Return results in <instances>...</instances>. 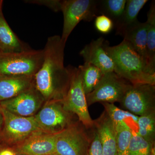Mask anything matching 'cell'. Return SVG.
<instances>
[{"mask_svg":"<svg viewBox=\"0 0 155 155\" xmlns=\"http://www.w3.org/2000/svg\"><path fill=\"white\" fill-rule=\"evenodd\" d=\"M34 84V75L0 76V102L17 96Z\"/></svg>","mask_w":155,"mask_h":155,"instance_id":"15","label":"cell"},{"mask_svg":"<svg viewBox=\"0 0 155 155\" xmlns=\"http://www.w3.org/2000/svg\"><path fill=\"white\" fill-rule=\"evenodd\" d=\"M0 155H26L19 152L14 147H10L0 143Z\"/></svg>","mask_w":155,"mask_h":155,"instance_id":"29","label":"cell"},{"mask_svg":"<svg viewBox=\"0 0 155 155\" xmlns=\"http://www.w3.org/2000/svg\"><path fill=\"white\" fill-rule=\"evenodd\" d=\"M104 39L100 37L87 45L81 51L80 55L84 62L93 65L104 74L114 72V63L104 48Z\"/></svg>","mask_w":155,"mask_h":155,"instance_id":"13","label":"cell"},{"mask_svg":"<svg viewBox=\"0 0 155 155\" xmlns=\"http://www.w3.org/2000/svg\"><path fill=\"white\" fill-rule=\"evenodd\" d=\"M98 1L64 0L61 11L64 15L61 40L66 44L70 34L81 20L90 22L98 14Z\"/></svg>","mask_w":155,"mask_h":155,"instance_id":"6","label":"cell"},{"mask_svg":"<svg viewBox=\"0 0 155 155\" xmlns=\"http://www.w3.org/2000/svg\"><path fill=\"white\" fill-rule=\"evenodd\" d=\"M105 111L114 123L124 122L127 124L133 131L137 132V121L139 116L131 114L128 111L121 110L114 104L102 103Z\"/></svg>","mask_w":155,"mask_h":155,"instance_id":"21","label":"cell"},{"mask_svg":"<svg viewBox=\"0 0 155 155\" xmlns=\"http://www.w3.org/2000/svg\"><path fill=\"white\" fill-rule=\"evenodd\" d=\"M87 152V155H103L102 147L99 136L95 128Z\"/></svg>","mask_w":155,"mask_h":155,"instance_id":"27","label":"cell"},{"mask_svg":"<svg viewBox=\"0 0 155 155\" xmlns=\"http://www.w3.org/2000/svg\"><path fill=\"white\" fill-rule=\"evenodd\" d=\"M148 12L147 23V54L148 66L155 73V3L153 1Z\"/></svg>","mask_w":155,"mask_h":155,"instance_id":"19","label":"cell"},{"mask_svg":"<svg viewBox=\"0 0 155 155\" xmlns=\"http://www.w3.org/2000/svg\"><path fill=\"white\" fill-rule=\"evenodd\" d=\"M99 136L103 155H117L115 125L105 111L94 121V127Z\"/></svg>","mask_w":155,"mask_h":155,"instance_id":"14","label":"cell"},{"mask_svg":"<svg viewBox=\"0 0 155 155\" xmlns=\"http://www.w3.org/2000/svg\"><path fill=\"white\" fill-rule=\"evenodd\" d=\"M25 2L37 4L48 7L54 12L61 11L62 1L60 0H28Z\"/></svg>","mask_w":155,"mask_h":155,"instance_id":"28","label":"cell"},{"mask_svg":"<svg viewBox=\"0 0 155 155\" xmlns=\"http://www.w3.org/2000/svg\"><path fill=\"white\" fill-rule=\"evenodd\" d=\"M65 45L61 36L48 38L41 67L34 75L35 87L43 98L62 100L67 94L71 79V67L64 65Z\"/></svg>","mask_w":155,"mask_h":155,"instance_id":"1","label":"cell"},{"mask_svg":"<svg viewBox=\"0 0 155 155\" xmlns=\"http://www.w3.org/2000/svg\"><path fill=\"white\" fill-rule=\"evenodd\" d=\"M60 100L48 103L34 116L42 132L60 133L72 124L69 112L64 110L62 104H59Z\"/></svg>","mask_w":155,"mask_h":155,"instance_id":"10","label":"cell"},{"mask_svg":"<svg viewBox=\"0 0 155 155\" xmlns=\"http://www.w3.org/2000/svg\"><path fill=\"white\" fill-rule=\"evenodd\" d=\"M60 133L38 132L14 147L17 151L26 155L54 154L56 141Z\"/></svg>","mask_w":155,"mask_h":155,"instance_id":"12","label":"cell"},{"mask_svg":"<svg viewBox=\"0 0 155 155\" xmlns=\"http://www.w3.org/2000/svg\"><path fill=\"white\" fill-rule=\"evenodd\" d=\"M1 107L4 117V125L0 134L1 141L17 145L35 134L42 132L34 116H17Z\"/></svg>","mask_w":155,"mask_h":155,"instance_id":"5","label":"cell"},{"mask_svg":"<svg viewBox=\"0 0 155 155\" xmlns=\"http://www.w3.org/2000/svg\"><path fill=\"white\" fill-rule=\"evenodd\" d=\"M131 85L114 72L105 73L94 90L86 95L87 106L97 102L120 103Z\"/></svg>","mask_w":155,"mask_h":155,"instance_id":"7","label":"cell"},{"mask_svg":"<svg viewBox=\"0 0 155 155\" xmlns=\"http://www.w3.org/2000/svg\"><path fill=\"white\" fill-rule=\"evenodd\" d=\"M114 124L116 131L117 155H128L129 143L133 131L125 122Z\"/></svg>","mask_w":155,"mask_h":155,"instance_id":"23","label":"cell"},{"mask_svg":"<svg viewBox=\"0 0 155 155\" xmlns=\"http://www.w3.org/2000/svg\"><path fill=\"white\" fill-rule=\"evenodd\" d=\"M0 9V50L2 53L20 52L31 49L10 28Z\"/></svg>","mask_w":155,"mask_h":155,"instance_id":"16","label":"cell"},{"mask_svg":"<svg viewBox=\"0 0 155 155\" xmlns=\"http://www.w3.org/2000/svg\"><path fill=\"white\" fill-rule=\"evenodd\" d=\"M43 97L35 84L17 96L0 102V106L10 113L22 117H30L38 110Z\"/></svg>","mask_w":155,"mask_h":155,"instance_id":"11","label":"cell"},{"mask_svg":"<svg viewBox=\"0 0 155 155\" xmlns=\"http://www.w3.org/2000/svg\"><path fill=\"white\" fill-rule=\"evenodd\" d=\"M137 133L147 141L155 145V112L139 117Z\"/></svg>","mask_w":155,"mask_h":155,"instance_id":"24","label":"cell"},{"mask_svg":"<svg viewBox=\"0 0 155 155\" xmlns=\"http://www.w3.org/2000/svg\"><path fill=\"white\" fill-rule=\"evenodd\" d=\"M71 70L69 88L67 94L61 100V104L65 110L76 114L84 127L92 128L94 127V121L89 113L81 71L78 67H71Z\"/></svg>","mask_w":155,"mask_h":155,"instance_id":"4","label":"cell"},{"mask_svg":"<svg viewBox=\"0 0 155 155\" xmlns=\"http://www.w3.org/2000/svg\"><path fill=\"white\" fill-rule=\"evenodd\" d=\"M104 48L114 63V72L120 77L132 84L155 85V73L128 42L123 40L114 46L105 42Z\"/></svg>","mask_w":155,"mask_h":155,"instance_id":"2","label":"cell"},{"mask_svg":"<svg viewBox=\"0 0 155 155\" xmlns=\"http://www.w3.org/2000/svg\"><path fill=\"white\" fill-rule=\"evenodd\" d=\"M44 58V50L0 53V76H34Z\"/></svg>","mask_w":155,"mask_h":155,"instance_id":"3","label":"cell"},{"mask_svg":"<svg viewBox=\"0 0 155 155\" xmlns=\"http://www.w3.org/2000/svg\"><path fill=\"white\" fill-rule=\"evenodd\" d=\"M78 68L81 71L84 90L86 95L94 90L104 74L97 67L85 62Z\"/></svg>","mask_w":155,"mask_h":155,"instance_id":"22","label":"cell"},{"mask_svg":"<svg viewBox=\"0 0 155 155\" xmlns=\"http://www.w3.org/2000/svg\"><path fill=\"white\" fill-rule=\"evenodd\" d=\"M122 36L124 38V40L128 42L136 51L146 61L147 64V22L137 21L127 28L122 34Z\"/></svg>","mask_w":155,"mask_h":155,"instance_id":"17","label":"cell"},{"mask_svg":"<svg viewBox=\"0 0 155 155\" xmlns=\"http://www.w3.org/2000/svg\"><path fill=\"white\" fill-rule=\"evenodd\" d=\"M2 1H0V9L2 8Z\"/></svg>","mask_w":155,"mask_h":155,"instance_id":"31","label":"cell"},{"mask_svg":"<svg viewBox=\"0 0 155 155\" xmlns=\"http://www.w3.org/2000/svg\"><path fill=\"white\" fill-rule=\"evenodd\" d=\"M91 139L85 131L71 124L59 134L56 143L57 155H87Z\"/></svg>","mask_w":155,"mask_h":155,"instance_id":"9","label":"cell"},{"mask_svg":"<svg viewBox=\"0 0 155 155\" xmlns=\"http://www.w3.org/2000/svg\"><path fill=\"white\" fill-rule=\"evenodd\" d=\"M2 53V51H1V50H0V53Z\"/></svg>","mask_w":155,"mask_h":155,"instance_id":"33","label":"cell"},{"mask_svg":"<svg viewBox=\"0 0 155 155\" xmlns=\"http://www.w3.org/2000/svg\"><path fill=\"white\" fill-rule=\"evenodd\" d=\"M120 103L128 112L136 116L155 112V85L131 84Z\"/></svg>","mask_w":155,"mask_h":155,"instance_id":"8","label":"cell"},{"mask_svg":"<svg viewBox=\"0 0 155 155\" xmlns=\"http://www.w3.org/2000/svg\"><path fill=\"white\" fill-rule=\"evenodd\" d=\"M127 0L98 1V14L104 15L113 21L114 27L121 19L126 6Z\"/></svg>","mask_w":155,"mask_h":155,"instance_id":"20","label":"cell"},{"mask_svg":"<svg viewBox=\"0 0 155 155\" xmlns=\"http://www.w3.org/2000/svg\"><path fill=\"white\" fill-rule=\"evenodd\" d=\"M94 26L98 32L104 34L110 32L114 28V22L109 17L104 15L96 17Z\"/></svg>","mask_w":155,"mask_h":155,"instance_id":"26","label":"cell"},{"mask_svg":"<svg viewBox=\"0 0 155 155\" xmlns=\"http://www.w3.org/2000/svg\"><path fill=\"white\" fill-rule=\"evenodd\" d=\"M3 125H4V117H3L2 113L1 110V106H0V134L2 130Z\"/></svg>","mask_w":155,"mask_h":155,"instance_id":"30","label":"cell"},{"mask_svg":"<svg viewBox=\"0 0 155 155\" xmlns=\"http://www.w3.org/2000/svg\"><path fill=\"white\" fill-rule=\"evenodd\" d=\"M49 155H56L55 154H52Z\"/></svg>","mask_w":155,"mask_h":155,"instance_id":"32","label":"cell"},{"mask_svg":"<svg viewBox=\"0 0 155 155\" xmlns=\"http://www.w3.org/2000/svg\"><path fill=\"white\" fill-rule=\"evenodd\" d=\"M128 155H155V145L133 131L129 146Z\"/></svg>","mask_w":155,"mask_h":155,"instance_id":"25","label":"cell"},{"mask_svg":"<svg viewBox=\"0 0 155 155\" xmlns=\"http://www.w3.org/2000/svg\"><path fill=\"white\" fill-rule=\"evenodd\" d=\"M147 0H127L123 16L115 26L117 35L122 36L124 31L137 22L140 11Z\"/></svg>","mask_w":155,"mask_h":155,"instance_id":"18","label":"cell"}]
</instances>
